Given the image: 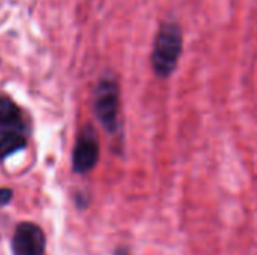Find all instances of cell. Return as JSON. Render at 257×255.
<instances>
[{"label": "cell", "instance_id": "cell-7", "mask_svg": "<svg viewBox=\"0 0 257 255\" xmlns=\"http://www.w3.org/2000/svg\"><path fill=\"white\" fill-rule=\"evenodd\" d=\"M11 198H12V191L8 188H0V206L8 204Z\"/></svg>", "mask_w": 257, "mask_h": 255}, {"label": "cell", "instance_id": "cell-6", "mask_svg": "<svg viewBox=\"0 0 257 255\" xmlns=\"http://www.w3.org/2000/svg\"><path fill=\"white\" fill-rule=\"evenodd\" d=\"M26 140L18 131H5L0 135V159L24 149Z\"/></svg>", "mask_w": 257, "mask_h": 255}, {"label": "cell", "instance_id": "cell-3", "mask_svg": "<svg viewBox=\"0 0 257 255\" xmlns=\"http://www.w3.org/2000/svg\"><path fill=\"white\" fill-rule=\"evenodd\" d=\"M99 158V141H98V135L96 131L87 125L74 147V153H72V167L75 173H87L90 171Z\"/></svg>", "mask_w": 257, "mask_h": 255}, {"label": "cell", "instance_id": "cell-8", "mask_svg": "<svg viewBox=\"0 0 257 255\" xmlns=\"http://www.w3.org/2000/svg\"><path fill=\"white\" fill-rule=\"evenodd\" d=\"M114 255H130V252L126 251V249H123V248H120V249H117Z\"/></svg>", "mask_w": 257, "mask_h": 255}, {"label": "cell", "instance_id": "cell-2", "mask_svg": "<svg viewBox=\"0 0 257 255\" xmlns=\"http://www.w3.org/2000/svg\"><path fill=\"white\" fill-rule=\"evenodd\" d=\"M95 114L101 125L108 131L117 129L119 116V87L113 77L105 75L95 90Z\"/></svg>", "mask_w": 257, "mask_h": 255}, {"label": "cell", "instance_id": "cell-1", "mask_svg": "<svg viewBox=\"0 0 257 255\" xmlns=\"http://www.w3.org/2000/svg\"><path fill=\"white\" fill-rule=\"evenodd\" d=\"M184 48L182 30L176 23H163L155 36L152 50V68L160 78H169L179 62Z\"/></svg>", "mask_w": 257, "mask_h": 255}, {"label": "cell", "instance_id": "cell-5", "mask_svg": "<svg viewBox=\"0 0 257 255\" xmlns=\"http://www.w3.org/2000/svg\"><path fill=\"white\" fill-rule=\"evenodd\" d=\"M0 128L5 131H18L21 128V111L9 98L0 96Z\"/></svg>", "mask_w": 257, "mask_h": 255}, {"label": "cell", "instance_id": "cell-4", "mask_svg": "<svg viewBox=\"0 0 257 255\" xmlns=\"http://www.w3.org/2000/svg\"><path fill=\"white\" fill-rule=\"evenodd\" d=\"M12 249L15 255H42L45 249L42 230L32 222L20 224L12 239Z\"/></svg>", "mask_w": 257, "mask_h": 255}]
</instances>
